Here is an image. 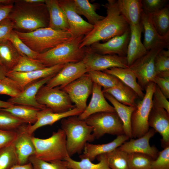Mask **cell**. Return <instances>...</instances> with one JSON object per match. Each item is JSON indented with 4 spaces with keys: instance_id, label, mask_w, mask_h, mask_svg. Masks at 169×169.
<instances>
[{
    "instance_id": "obj_48",
    "label": "cell",
    "mask_w": 169,
    "mask_h": 169,
    "mask_svg": "<svg viewBox=\"0 0 169 169\" xmlns=\"http://www.w3.org/2000/svg\"><path fill=\"white\" fill-rule=\"evenodd\" d=\"M152 82L160 88L167 99L169 98V71L162 72L156 75Z\"/></svg>"
},
{
    "instance_id": "obj_11",
    "label": "cell",
    "mask_w": 169,
    "mask_h": 169,
    "mask_svg": "<svg viewBox=\"0 0 169 169\" xmlns=\"http://www.w3.org/2000/svg\"><path fill=\"white\" fill-rule=\"evenodd\" d=\"M162 49L157 48L150 50L129 67L128 68L135 75L138 84L143 90L152 82L156 75L154 60L157 54Z\"/></svg>"
},
{
    "instance_id": "obj_23",
    "label": "cell",
    "mask_w": 169,
    "mask_h": 169,
    "mask_svg": "<svg viewBox=\"0 0 169 169\" xmlns=\"http://www.w3.org/2000/svg\"><path fill=\"white\" fill-rule=\"evenodd\" d=\"M92 93V97L89 104L78 116L80 119L84 120L90 115L98 112H115L114 107L106 101L101 86L93 83Z\"/></svg>"
},
{
    "instance_id": "obj_55",
    "label": "cell",
    "mask_w": 169,
    "mask_h": 169,
    "mask_svg": "<svg viewBox=\"0 0 169 169\" xmlns=\"http://www.w3.org/2000/svg\"><path fill=\"white\" fill-rule=\"evenodd\" d=\"M13 104L8 101L0 100V109L7 108L13 105Z\"/></svg>"
},
{
    "instance_id": "obj_39",
    "label": "cell",
    "mask_w": 169,
    "mask_h": 169,
    "mask_svg": "<svg viewBox=\"0 0 169 169\" xmlns=\"http://www.w3.org/2000/svg\"><path fill=\"white\" fill-rule=\"evenodd\" d=\"M127 160L130 169H150L154 159L147 154L134 152L127 153Z\"/></svg>"
},
{
    "instance_id": "obj_20",
    "label": "cell",
    "mask_w": 169,
    "mask_h": 169,
    "mask_svg": "<svg viewBox=\"0 0 169 169\" xmlns=\"http://www.w3.org/2000/svg\"><path fill=\"white\" fill-rule=\"evenodd\" d=\"M65 64H59L27 72H19L13 71H8L6 77L14 80L23 89L27 85L32 82L55 75Z\"/></svg>"
},
{
    "instance_id": "obj_46",
    "label": "cell",
    "mask_w": 169,
    "mask_h": 169,
    "mask_svg": "<svg viewBox=\"0 0 169 169\" xmlns=\"http://www.w3.org/2000/svg\"><path fill=\"white\" fill-rule=\"evenodd\" d=\"M150 169H169V146L159 152L153 161Z\"/></svg>"
},
{
    "instance_id": "obj_9",
    "label": "cell",
    "mask_w": 169,
    "mask_h": 169,
    "mask_svg": "<svg viewBox=\"0 0 169 169\" xmlns=\"http://www.w3.org/2000/svg\"><path fill=\"white\" fill-rule=\"evenodd\" d=\"M36 98L39 104L55 113L65 112L75 107L67 93L59 86L49 88L43 85L38 91Z\"/></svg>"
},
{
    "instance_id": "obj_13",
    "label": "cell",
    "mask_w": 169,
    "mask_h": 169,
    "mask_svg": "<svg viewBox=\"0 0 169 169\" xmlns=\"http://www.w3.org/2000/svg\"><path fill=\"white\" fill-rule=\"evenodd\" d=\"M64 12L73 38L85 36L93 28L94 25L84 20L76 12L72 0H58Z\"/></svg>"
},
{
    "instance_id": "obj_40",
    "label": "cell",
    "mask_w": 169,
    "mask_h": 169,
    "mask_svg": "<svg viewBox=\"0 0 169 169\" xmlns=\"http://www.w3.org/2000/svg\"><path fill=\"white\" fill-rule=\"evenodd\" d=\"M46 67L37 59L25 56H21L18 61L13 70L14 71L27 72L43 69Z\"/></svg>"
},
{
    "instance_id": "obj_19",
    "label": "cell",
    "mask_w": 169,
    "mask_h": 169,
    "mask_svg": "<svg viewBox=\"0 0 169 169\" xmlns=\"http://www.w3.org/2000/svg\"><path fill=\"white\" fill-rule=\"evenodd\" d=\"M149 126L161 136V145L169 146V113L164 109L153 105L148 118Z\"/></svg>"
},
{
    "instance_id": "obj_16",
    "label": "cell",
    "mask_w": 169,
    "mask_h": 169,
    "mask_svg": "<svg viewBox=\"0 0 169 169\" xmlns=\"http://www.w3.org/2000/svg\"><path fill=\"white\" fill-rule=\"evenodd\" d=\"M27 125L24 124L17 130V135L13 142L19 165L28 163L29 157L36 153L33 136L27 131Z\"/></svg>"
},
{
    "instance_id": "obj_29",
    "label": "cell",
    "mask_w": 169,
    "mask_h": 169,
    "mask_svg": "<svg viewBox=\"0 0 169 169\" xmlns=\"http://www.w3.org/2000/svg\"><path fill=\"white\" fill-rule=\"evenodd\" d=\"M117 78L121 82L132 89L136 94L138 97L142 99L145 93L138 84L134 73L129 69L112 67L103 71Z\"/></svg>"
},
{
    "instance_id": "obj_44",
    "label": "cell",
    "mask_w": 169,
    "mask_h": 169,
    "mask_svg": "<svg viewBox=\"0 0 169 169\" xmlns=\"http://www.w3.org/2000/svg\"><path fill=\"white\" fill-rule=\"evenodd\" d=\"M28 162L32 164L33 169H69L64 160L49 162L40 159L34 155L29 157Z\"/></svg>"
},
{
    "instance_id": "obj_37",
    "label": "cell",
    "mask_w": 169,
    "mask_h": 169,
    "mask_svg": "<svg viewBox=\"0 0 169 169\" xmlns=\"http://www.w3.org/2000/svg\"><path fill=\"white\" fill-rule=\"evenodd\" d=\"M105 154L110 169H130L127 153L117 148Z\"/></svg>"
},
{
    "instance_id": "obj_24",
    "label": "cell",
    "mask_w": 169,
    "mask_h": 169,
    "mask_svg": "<svg viewBox=\"0 0 169 169\" xmlns=\"http://www.w3.org/2000/svg\"><path fill=\"white\" fill-rule=\"evenodd\" d=\"M131 37L126 56L128 67L136 60L148 52L141 41L143 28L141 23L139 24L130 26Z\"/></svg>"
},
{
    "instance_id": "obj_28",
    "label": "cell",
    "mask_w": 169,
    "mask_h": 169,
    "mask_svg": "<svg viewBox=\"0 0 169 169\" xmlns=\"http://www.w3.org/2000/svg\"><path fill=\"white\" fill-rule=\"evenodd\" d=\"M103 93L105 99L112 104L115 111L122 121L124 134L130 138H132L131 117L136 107L123 105L117 101L110 94L105 92Z\"/></svg>"
},
{
    "instance_id": "obj_3",
    "label": "cell",
    "mask_w": 169,
    "mask_h": 169,
    "mask_svg": "<svg viewBox=\"0 0 169 169\" xmlns=\"http://www.w3.org/2000/svg\"><path fill=\"white\" fill-rule=\"evenodd\" d=\"M84 36L72 38L53 48L39 54L36 59L46 67L78 62L84 59L86 47L80 48Z\"/></svg>"
},
{
    "instance_id": "obj_21",
    "label": "cell",
    "mask_w": 169,
    "mask_h": 169,
    "mask_svg": "<svg viewBox=\"0 0 169 169\" xmlns=\"http://www.w3.org/2000/svg\"><path fill=\"white\" fill-rule=\"evenodd\" d=\"M141 23L144 32L143 44L148 51L157 48L169 49V35L165 36L159 35L154 27L148 15L143 11Z\"/></svg>"
},
{
    "instance_id": "obj_15",
    "label": "cell",
    "mask_w": 169,
    "mask_h": 169,
    "mask_svg": "<svg viewBox=\"0 0 169 169\" xmlns=\"http://www.w3.org/2000/svg\"><path fill=\"white\" fill-rule=\"evenodd\" d=\"M130 37V29L121 35L113 37L104 43H95L89 47L92 51L98 54L125 57Z\"/></svg>"
},
{
    "instance_id": "obj_57",
    "label": "cell",
    "mask_w": 169,
    "mask_h": 169,
    "mask_svg": "<svg viewBox=\"0 0 169 169\" xmlns=\"http://www.w3.org/2000/svg\"><path fill=\"white\" fill-rule=\"evenodd\" d=\"M15 0H0V4L5 5L13 4Z\"/></svg>"
},
{
    "instance_id": "obj_35",
    "label": "cell",
    "mask_w": 169,
    "mask_h": 169,
    "mask_svg": "<svg viewBox=\"0 0 169 169\" xmlns=\"http://www.w3.org/2000/svg\"><path fill=\"white\" fill-rule=\"evenodd\" d=\"M147 14L159 35L165 36L169 35L168 4L158 11Z\"/></svg>"
},
{
    "instance_id": "obj_5",
    "label": "cell",
    "mask_w": 169,
    "mask_h": 169,
    "mask_svg": "<svg viewBox=\"0 0 169 169\" xmlns=\"http://www.w3.org/2000/svg\"><path fill=\"white\" fill-rule=\"evenodd\" d=\"M15 31L28 47L39 54L44 53L73 38L69 31L54 30L49 27L29 32Z\"/></svg>"
},
{
    "instance_id": "obj_27",
    "label": "cell",
    "mask_w": 169,
    "mask_h": 169,
    "mask_svg": "<svg viewBox=\"0 0 169 169\" xmlns=\"http://www.w3.org/2000/svg\"><path fill=\"white\" fill-rule=\"evenodd\" d=\"M49 16V28L53 29L69 31L66 15L59 5L58 0H45Z\"/></svg>"
},
{
    "instance_id": "obj_32",
    "label": "cell",
    "mask_w": 169,
    "mask_h": 169,
    "mask_svg": "<svg viewBox=\"0 0 169 169\" xmlns=\"http://www.w3.org/2000/svg\"><path fill=\"white\" fill-rule=\"evenodd\" d=\"M21 56L9 40L0 43V60L8 71L13 70Z\"/></svg>"
},
{
    "instance_id": "obj_17",
    "label": "cell",
    "mask_w": 169,
    "mask_h": 169,
    "mask_svg": "<svg viewBox=\"0 0 169 169\" xmlns=\"http://www.w3.org/2000/svg\"><path fill=\"white\" fill-rule=\"evenodd\" d=\"M156 132L153 128L149 129L142 136L136 139L131 138L117 148L127 153L136 152L146 154L155 160L157 158L159 151L155 146H150L149 141Z\"/></svg>"
},
{
    "instance_id": "obj_31",
    "label": "cell",
    "mask_w": 169,
    "mask_h": 169,
    "mask_svg": "<svg viewBox=\"0 0 169 169\" xmlns=\"http://www.w3.org/2000/svg\"><path fill=\"white\" fill-rule=\"evenodd\" d=\"M76 12L80 16H84L90 24L95 25L103 19L105 17L96 13L99 6L97 4H92L88 0H72Z\"/></svg>"
},
{
    "instance_id": "obj_38",
    "label": "cell",
    "mask_w": 169,
    "mask_h": 169,
    "mask_svg": "<svg viewBox=\"0 0 169 169\" xmlns=\"http://www.w3.org/2000/svg\"><path fill=\"white\" fill-rule=\"evenodd\" d=\"M18 164L13 142L0 149V169H10Z\"/></svg>"
},
{
    "instance_id": "obj_53",
    "label": "cell",
    "mask_w": 169,
    "mask_h": 169,
    "mask_svg": "<svg viewBox=\"0 0 169 169\" xmlns=\"http://www.w3.org/2000/svg\"><path fill=\"white\" fill-rule=\"evenodd\" d=\"M10 169H33V168L31 163L28 162L23 165H16Z\"/></svg>"
},
{
    "instance_id": "obj_50",
    "label": "cell",
    "mask_w": 169,
    "mask_h": 169,
    "mask_svg": "<svg viewBox=\"0 0 169 169\" xmlns=\"http://www.w3.org/2000/svg\"><path fill=\"white\" fill-rule=\"evenodd\" d=\"M13 30V23L8 18L0 22V43L8 40L10 33Z\"/></svg>"
},
{
    "instance_id": "obj_56",
    "label": "cell",
    "mask_w": 169,
    "mask_h": 169,
    "mask_svg": "<svg viewBox=\"0 0 169 169\" xmlns=\"http://www.w3.org/2000/svg\"><path fill=\"white\" fill-rule=\"evenodd\" d=\"M27 3H33L38 4L40 3H44L45 0H24Z\"/></svg>"
},
{
    "instance_id": "obj_1",
    "label": "cell",
    "mask_w": 169,
    "mask_h": 169,
    "mask_svg": "<svg viewBox=\"0 0 169 169\" xmlns=\"http://www.w3.org/2000/svg\"><path fill=\"white\" fill-rule=\"evenodd\" d=\"M103 5L106 10V16L94 25L93 29L84 36L80 48L89 46L100 41H107L123 34L130 29L129 25L119 12L116 0H108Z\"/></svg>"
},
{
    "instance_id": "obj_25",
    "label": "cell",
    "mask_w": 169,
    "mask_h": 169,
    "mask_svg": "<svg viewBox=\"0 0 169 169\" xmlns=\"http://www.w3.org/2000/svg\"><path fill=\"white\" fill-rule=\"evenodd\" d=\"M129 139L125 135H122L117 136L113 141L106 144H93L87 142L83 153L79 155V157L81 159L88 158L92 161L97 156L113 151Z\"/></svg>"
},
{
    "instance_id": "obj_42",
    "label": "cell",
    "mask_w": 169,
    "mask_h": 169,
    "mask_svg": "<svg viewBox=\"0 0 169 169\" xmlns=\"http://www.w3.org/2000/svg\"><path fill=\"white\" fill-rule=\"evenodd\" d=\"M23 89L17 83L8 77L0 80V95L15 97L19 95Z\"/></svg>"
},
{
    "instance_id": "obj_12",
    "label": "cell",
    "mask_w": 169,
    "mask_h": 169,
    "mask_svg": "<svg viewBox=\"0 0 169 169\" xmlns=\"http://www.w3.org/2000/svg\"><path fill=\"white\" fill-rule=\"evenodd\" d=\"M93 83L87 73L61 90L67 93L76 107L84 111L87 106L88 98L92 93Z\"/></svg>"
},
{
    "instance_id": "obj_4",
    "label": "cell",
    "mask_w": 169,
    "mask_h": 169,
    "mask_svg": "<svg viewBox=\"0 0 169 169\" xmlns=\"http://www.w3.org/2000/svg\"><path fill=\"white\" fill-rule=\"evenodd\" d=\"M61 127L66 135V150L70 157L75 154H81L86 144L95 139L92 127L77 115L62 119Z\"/></svg>"
},
{
    "instance_id": "obj_52",
    "label": "cell",
    "mask_w": 169,
    "mask_h": 169,
    "mask_svg": "<svg viewBox=\"0 0 169 169\" xmlns=\"http://www.w3.org/2000/svg\"><path fill=\"white\" fill-rule=\"evenodd\" d=\"M13 4H0V22L8 17L13 8Z\"/></svg>"
},
{
    "instance_id": "obj_2",
    "label": "cell",
    "mask_w": 169,
    "mask_h": 169,
    "mask_svg": "<svg viewBox=\"0 0 169 169\" xmlns=\"http://www.w3.org/2000/svg\"><path fill=\"white\" fill-rule=\"evenodd\" d=\"M7 18L13 23L14 30L22 32L48 27L49 24V13L45 3L33 4L15 0Z\"/></svg>"
},
{
    "instance_id": "obj_51",
    "label": "cell",
    "mask_w": 169,
    "mask_h": 169,
    "mask_svg": "<svg viewBox=\"0 0 169 169\" xmlns=\"http://www.w3.org/2000/svg\"><path fill=\"white\" fill-rule=\"evenodd\" d=\"M17 131L0 129V149L12 143L17 135Z\"/></svg>"
},
{
    "instance_id": "obj_30",
    "label": "cell",
    "mask_w": 169,
    "mask_h": 169,
    "mask_svg": "<svg viewBox=\"0 0 169 169\" xmlns=\"http://www.w3.org/2000/svg\"><path fill=\"white\" fill-rule=\"evenodd\" d=\"M103 93H108L117 101L126 105L136 107V100L138 98L136 92L122 82L118 85L107 89H103Z\"/></svg>"
},
{
    "instance_id": "obj_54",
    "label": "cell",
    "mask_w": 169,
    "mask_h": 169,
    "mask_svg": "<svg viewBox=\"0 0 169 169\" xmlns=\"http://www.w3.org/2000/svg\"><path fill=\"white\" fill-rule=\"evenodd\" d=\"M8 72V71L3 66L0 64V80L6 77Z\"/></svg>"
},
{
    "instance_id": "obj_22",
    "label": "cell",
    "mask_w": 169,
    "mask_h": 169,
    "mask_svg": "<svg viewBox=\"0 0 169 169\" xmlns=\"http://www.w3.org/2000/svg\"><path fill=\"white\" fill-rule=\"evenodd\" d=\"M83 110L76 107L67 111L55 113L48 108L40 110L38 113L37 120L33 125L28 124L27 130L32 134L38 128L47 125H52L58 120L70 116L80 115Z\"/></svg>"
},
{
    "instance_id": "obj_6",
    "label": "cell",
    "mask_w": 169,
    "mask_h": 169,
    "mask_svg": "<svg viewBox=\"0 0 169 169\" xmlns=\"http://www.w3.org/2000/svg\"><path fill=\"white\" fill-rule=\"evenodd\" d=\"M37 158L47 162L64 160L69 156L66 148V136L61 129L53 132L50 137L40 139L32 136Z\"/></svg>"
},
{
    "instance_id": "obj_10",
    "label": "cell",
    "mask_w": 169,
    "mask_h": 169,
    "mask_svg": "<svg viewBox=\"0 0 169 169\" xmlns=\"http://www.w3.org/2000/svg\"><path fill=\"white\" fill-rule=\"evenodd\" d=\"M86 47L85 55L83 60L88 71H103L112 67L129 68L126 56L99 54L92 51L89 46Z\"/></svg>"
},
{
    "instance_id": "obj_41",
    "label": "cell",
    "mask_w": 169,
    "mask_h": 169,
    "mask_svg": "<svg viewBox=\"0 0 169 169\" xmlns=\"http://www.w3.org/2000/svg\"><path fill=\"white\" fill-rule=\"evenodd\" d=\"M24 124L10 113L0 109V129L17 131Z\"/></svg>"
},
{
    "instance_id": "obj_49",
    "label": "cell",
    "mask_w": 169,
    "mask_h": 169,
    "mask_svg": "<svg viewBox=\"0 0 169 169\" xmlns=\"http://www.w3.org/2000/svg\"><path fill=\"white\" fill-rule=\"evenodd\" d=\"M152 102L153 105L164 109L169 113V102L156 84L153 95Z\"/></svg>"
},
{
    "instance_id": "obj_33",
    "label": "cell",
    "mask_w": 169,
    "mask_h": 169,
    "mask_svg": "<svg viewBox=\"0 0 169 169\" xmlns=\"http://www.w3.org/2000/svg\"><path fill=\"white\" fill-rule=\"evenodd\" d=\"M23 121L26 124H34L37 120L38 112L41 110L29 106L13 105L7 108L1 109Z\"/></svg>"
},
{
    "instance_id": "obj_34",
    "label": "cell",
    "mask_w": 169,
    "mask_h": 169,
    "mask_svg": "<svg viewBox=\"0 0 169 169\" xmlns=\"http://www.w3.org/2000/svg\"><path fill=\"white\" fill-rule=\"evenodd\" d=\"M96 158L99 162L95 164L88 158L81 159L77 161L69 156L64 160L66 166L69 169H110L108 164L105 154L97 156Z\"/></svg>"
},
{
    "instance_id": "obj_36",
    "label": "cell",
    "mask_w": 169,
    "mask_h": 169,
    "mask_svg": "<svg viewBox=\"0 0 169 169\" xmlns=\"http://www.w3.org/2000/svg\"><path fill=\"white\" fill-rule=\"evenodd\" d=\"M87 73L93 83L107 89L115 87L121 82L116 77L102 71H90Z\"/></svg>"
},
{
    "instance_id": "obj_59",
    "label": "cell",
    "mask_w": 169,
    "mask_h": 169,
    "mask_svg": "<svg viewBox=\"0 0 169 169\" xmlns=\"http://www.w3.org/2000/svg\"></svg>"
},
{
    "instance_id": "obj_26",
    "label": "cell",
    "mask_w": 169,
    "mask_h": 169,
    "mask_svg": "<svg viewBox=\"0 0 169 169\" xmlns=\"http://www.w3.org/2000/svg\"><path fill=\"white\" fill-rule=\"evenodd\" d=\"M116 3L120 13L130 26L141 23L143 12L141 0H118Z\"/></svg>"
},
{
    "instance_id": "obj_8",
    "label": "cell",
    "mask_w": 169,
    "mask_h": 169,
    "mask_svg": "<svg viewBox=\"0 0 169 169\" xmlns=\"http://www.w3.org/2000/svg\"><path fill=\"white\" fill-rule=\"evenodd\" d=\"M84 120L92 127L95 139H99L106 134L117 136L125 135L122 122L115 111L96 113Z\"/></svg>"
},
{
    "instance_id": "obj_45",
    "label": "cell",
    "mask_w": 169,
    "mask_h": 169,
    "mask_svg": "<svg viewBox=\"0 0 169 169\" xmlns=\"http://www.w3.org/2000/svg\"><path fill=\"white\" fill-rule=\"evenodd\" d=\"M156 75L169 71V49L161 50L156 55L154 60Z\"/></svg>"
},
{
    "instance_id": "obj_47",
    "label": "cell",
    "mask_w": 169,
    "mask_h": 169,
    "mask_svg": "<svg viewBox=\"0 0 169 169\" xmlns=\"http://www.w3.org/2000/svg\"><path fill=\"white\" fill-rule=\"evenodd\" d=\"M167 0H141L143 11L147 14L158 11L164 7Z\"/></svg>"
},
{
    "instance_id": "obj_18",
    "label": "cell",
    "mask_w": 169,
    "mask_h": 169,
    "mask_svg": "<svg viewBox=\"0 0 169 169\" xmlns=\"http://www.w3.org/2000/svg\"><path fill=\"white\" fill-rule=\"evenodd\" d=\"M55 75L39 79L30 83L23 88L19 95L15 97H11L7 101L14 105L29 106L41 110L47 108L46 106L37 102L36 96L40 88Z\"/></svg>"
},
{
    "instance_id": "obj_7",
    "label": "cell",
    "mask_w": 169,
    "mask_h": 169,
    "mask_svg": "<svg viewBox=\"0 0 169 169\" xmlns=\"http://www.w3.org/2000/svg\"><path fill=\"white\" fill-rule=\"evenodd\" d=\"M156 84L151 82L147 85L145 95L136 103V108L131 117L132 138H140L149 129L148 118L153 106L152 98Z\"/></svg>"
},
{
    "instance_id": "obj_58",
    "label": "cell",
    "mask_w": 169,
    "mask_h": 169,
    "mask_svg": "<svg viewBox=\"0 0 169 169\" xmlns=\"http://www.w3.org/2000/svg\"><path fill=\"white\" fill-rule=\"evenodd\" d=\"M0 64L1 65H2V63H1V62L0 60Z\"/></svg>"
},
{
    "instance_id": "obj_14",
    "label": "cell",
    "mask_w": 169,
    "mask_h": 169,
    "mask_svg": "<svg viewBox=\"0 0 169 169\" xmlns=\"http://www.w3.org/2000/svg\"><path fill=\"white\" fill-rule=\"evenodd\" d=\"M88 72L83 60L67 64L45 85L49 88L59 86L61 89Z\"/></svg>"
},
{
    "instance_id": "obj_43",
    "label": "cell",
    "mask_w": 169,
    "mask_h": 169,
    "mask_svg": "<svg viewBox=\"0 0 169 169\" xmlns=\"http://www.w3.org/2000/svg\"><path fill=\"white\" fill-rule=\"evenodd\" d=\"M8 40L12 43L21 56L25 55L29 58L36 59L39 54L28 47L19 38L14 30L12 31Z\"/></svg>"
}]
</instances>
